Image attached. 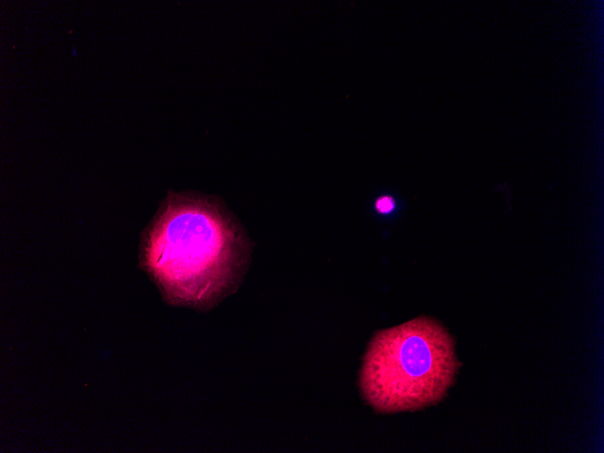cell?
<instances>
[{
	"instance_id": "1",
	"label": "cell",
	"mask_w": 604,
	"mask_h": 453,
	"mask_svg": "<svg viewBox=\"0 0 604 453\" xmlns=\"http://www.w3.org/2000/svg\"><path fill=\"white\" fill-rule=\"evenodd\" d=\"M247 256L243 235L214 200L169 193L142 262L171 303L209 307L236 288Z\"/></svg>"
},
{
	"instance_id": "2",
	"label": "cell",
	"mask_w": 604,
	"mask_h": 453,
	"mask_svg": "<svg viewBox=\"0 0 604 453\" xmlns=\"http://www.w3.org/2000/svg\"><path fill=\"white\" fill-rule=\"evenodd\" d=\"M459 366L452 336L421 316L374 335L360 373L362 395L379 412L420 410L447 395Z\"/></svg>"
},
{
	"instance_id": "3",
	"label": "cell",
	"mask_w": 604,
	"mask_h": 453,
	"mask_svg": "<svg viewBox=\"0 0 604 453\" xmlns=\"http://www.w3.org/2000/svg\"><path fill=\"white\" fill-rule=\"evenodd\" d=\"M395 201L390 195L380 196L374 203V209L381 215H389L395 210Z\"/></svg>"
}]
</instances>
